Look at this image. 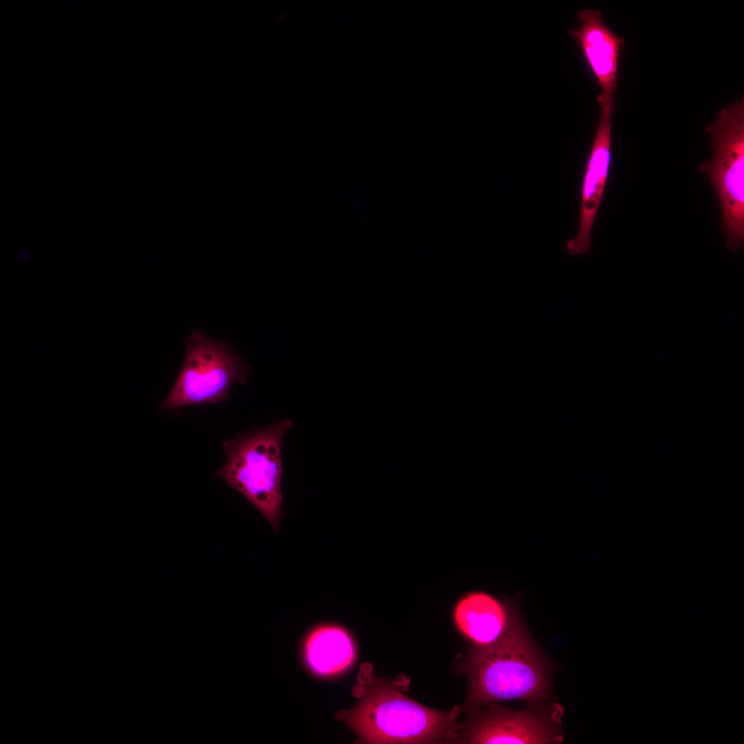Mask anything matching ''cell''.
<instances>
[{
  "instance_id": "obj_6",
  "label": "cell",
  "mask_w": 744,
  "mask_h": 744,
  "mask_svg": "<svg viewBox=\"0 0 744 744\" xmlns=\"http://www.w3.org/2000/svg\"><path fill=\"white\" fill-rule=\"evenodd\" d=\"M472 710L461 723L455 743L558 744L564 741L561 729L564 708L550 701L528 703L513 710L496 703Z\"/></svg>"
},
{
  "instance_id": "obj_3",
  "label": "cell",
  "mask_w": 744,
  "mask_h": 744,
  "mask_svg": "<svg viewBox=\"0 0 744 744\" xmlns=\"http://www.w3.org/2000/svg\"><path fill=\"white\" fill-rule=\"evenodd\" d=\"M290 419L221 442L226 462L214 475L246 497L278 533L282 515V445Z\"/></svg>"
},
{
  "instance_id": "obj_1",
  "label": "cell",
  "mask_w": 744,
  "mask_h": 744,
  "mask_svg": "<svg viewBox=\"0 0 744 744\" xmlns=\"http://www.w3.org/2000/svg\"><path fill=\"white\" fill-rule=\"evenodd\" d=\"M353 693L357 703L335 716L350 727L359 743H440L457 738L459 707L447 712L426 707L404 695L393 681L374 676L369 664L362 665Z\"/></svg>"
},
{
  "instance_id": "obj_2",
  "label": "cell",
  "mask_w": 744,
  "mask_h": 744,
  "mask_svg": "<svg viewBox=\"0 0 744 744\" xmlns=\"http://www.w3.org/2000/svg\"><path fill=\"white\" fill-rule=\"evenodd\" d=\"M464 670L468 683L464 706L467 712L505 701H550L552 696V666L521 617L495 643L473 645Z\"/></svg>"
},
{
  "instance_id": "obj_8",
  "label": "cell",
  "mask_w": 744,
  "mask_h": 744,
  "mask_svg": "<svg viewBox=\"0 0 744 744\" xmlns=\"http://www.w3.org/2000/svg\"><path fill=\"white\" fill-rule=\"evenodd\" d=\"M581 25L569 31L601 88L597 102L614 103L617 86L619 53L624 40L604 23L601 12L583 10L577 14Z\"/></svg>"
},
{
  "instance_id": "obj_4",
  "label": "cell",
  "mask_w": 744,
  "mask_h": 744,
  "mask_svg": "<svg viewBox=\"0 0 744 744\" xmlns=\"http://www.w3.org/2000/svg\"><path fill=\"white\" fill-rule=\"evenodd\" d=\"M249 373V365L229 343L193 330L185 342L183 365L160 409L177 411L188 405L225 402L232 384H245Z\"/></svg>"
},
{
  "instance_id": "obj_9",
  "label": "cell",
  "mask_w": 744,
  "mask_h": 744,
  "mask_svg": "<svg viewBox=\"0 0 744 744\" xmlns=\"http://www.w3.org/2000/svg\"><path fill=\"white\" fill-rule=\"evenodd\" d=\"M455 623L474 646L483 647L499 639L519 619L517 603L502 601L483 591L471 592L457 603Z\"/></svg>"
},
{
  "instance_id": "obj_10",
  "label": "cell",
  "mask_w": 744,
  "mask_h": 744,
  "mask_svg": "<svg viewBox=\"0 0 744 744\" xmlns=\"http://www.w3.org/2000/svg\"><path fill=\"white\" fill-rule=\"evenodd\" d=\"M309 668L316 674H340L354 663L356 649L350 634L338 625H322L313 629L304 645Z\"/></svg>"
},
{
  "instance_id": "obj_5",
  "label": "cell",
  "mask_w": 744,
  "mask_h": 744,
  "mask_svg": "<svg viewBox=\"0 0 744 744\" xmlns=\"http://www.w3.org/2000/svg\"><path fill=\"white\" fill-rule=\"evenodd\" d=\"M714 156L702 163L717 193L727 247L736 251L744 240V101L721 110L716 121L707 126Z\"/></svg>"
},
{
  "instance_id": "obj_7",
  "label": "cell",
  "mask_w": 744,
  "mask_h": 744,
  "mask_svg": "<svg viewBox=\"0 0 744 744\" xmlns=\"http://www.w3.org/2000/svg\"><path fill=\"white\" fill-rule=\"evenodd\" d=\"M599 105L601 117L583 182L579 229L576 236L567 242L571 254H586L590 248L591 231L608 176L614 105Z\"/></svg>"
}]
</instances>
